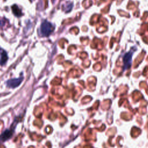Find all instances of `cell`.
Returning <instances> with one entry per match:
<instances>
[{"instance_id":"obj_1","label":"cell","mask_w":148,"mask_h":148,"mask_svg":"<svg viewBox=\"0 0 148 148\" xmlns=\"http://www.w3.org/2000/svg\"><path fill=\"white\" fill-rule=\"evenodd\" d=\"M54 29L53 25L49 21L45 20L44 21L40 26V32L43 36H49Z\"/></svg>"},{"instance_id":"obj_2","label":"cell","mask_w":148,"mask_h":148,"mask_svg":"<svg viewBox=\"0 0 148 148\" xmlns=\"http://www.w3.org/2000/svg\"><path fill=\"white\" fill-rule=\"evenodd\" d=\"M23 80V77L16 78V79H12L8 80L6 84L8 87L11 88H15L18 87Z\"/></svg>"},{"instance_id":"obj_3","label":"cell","mask_w":148,"mask_h":148,"mask_svg":"<svg viewBox=\"0 0 148 148\" xmlns=\"http://www.w3.org/2000/svg\"><path fill=\"white\" fill-rule=\"evenodd\" d=\"M132 54L131 53H126L124 57H123V62H124V70L126 69H128L131 64V61H132Z\"/></svg>"},{"instance_id":"obj_4","label":"cell","mask_w":148,"mask_h":148,"mask_svg":"<svg viewBox=\"0 0 148 148\" xmlns=\"http://www.w3.org/2000/svg\"><path fill=\"white\" fill-rule=\"evenodd\" d=\"M12 136V132L9 130H6L3 132H2V134L0 135V140L3 142L5 141L10 138Z\"/></svg>"},{"instance_id":"obj_5","label":"cell","mask_w":148,"mask_h":148,"mask_svg":"<svg viewBox=\"0 0 148 148\" xmlns=\"http://www.w3.org/2000/svg\"><path fill=\"white\" fill-rule=\"evenodd\" d=\"M12 11H13V13L15 16H20L22 14L20 9L17 5H14L12 6Z\"/></svg>"},{"instance_id":"obj_6","label":"cell","mask_w":148,"mask_h":148,"mask_svg":"<svg viewBox=\"0 0 148 148\" xmlns=\"http://www.w3.org/2000/svg\"><path fill=\"white\" fill-rule=\"evenodd\" d=\"M7 60H8V56H7L6 53L5 51H2V53H1V58H0V65H2L4 64H5Z\"/></svg>"}]
</instances>
